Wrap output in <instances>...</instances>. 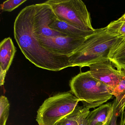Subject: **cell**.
Listing matches in <instances>:
<instances>
[{
    "instance_id": "1",
    "label": "cell",
    "mask_w": 125,
    "mask_h": 125,
    "mask_svg": "<svg viewBox=\"0 0 125 125\" xmlns=\"http://www.w3.org/2000/svg\"><path fill=\"white\" fill-rule=\"evenodd\" d=\"M50 7L44 2L22 9L15 20L14 34L31 62L38 68L58 71L75 66L77 52L90 36H71L50 28Z\"/></svg>"
},
{
    "instance_id": "2",
    "label": "cell",
    "mask_w": 125,
    "mask_h": 125,
    "mask_svg": "<svg viewBox=\"0 0 125 125\" xmlns=\"http://www.w3.org/2000/svg\"><path fill=\"white\" fill-rule=\"evenodd\" d=\"M121 36L108 25L96 29L77 52L76 66H89L94 63L108 58L110 48Z\"/></svg>"
},
{
    "instance_id": "3",
    "label": "cell",
    "mask_w": 125,
    "mask_h": 125,
    "mask_svg": "<svg viewBox=\"0 0 125 125\" xmlns=\"http://www.w3.org/2000/svg\"><path fill=\"white\" fill-rule=\"evenodd\" d=\"M71 91L84 106L90 109L98 107L111 99V90L91 76L89 71L81 72L70 80Z\"/></svg>"
},
{
    "instance_id": "4",
    "label": "cell",
    "mask_w": 125,
    "mask_h": 125,
    "mask_svg": "<svg viewBox=\"0 0 125 125\" xmlns=\"http://www.w3.org/2000/svg\"><path fill=\"white\" fill-rule=\"evenodd\" d=\"M79 102L71 91L49 97L38 110L36 121L39 125H56L74 110Z\"/></svg>"
},
{
    "instance_id": "5",
    "label": "cell",
    "mask_w": 125,
    "mask_h": 125,
    "mask_svg": "<svg viewBox=\"0 0 125 125\" xmlns=\"http://www.w3.org/2000/svg\"><path fill=\"white\" fill-rule=\"evenodd\" d=\"M49 5L58 20L85 31H94L90 14L81 0H49Z\"/></svg>"
},
{
    "instance_id": "6",
    "label": "cell",
    "mask_w": 125,
    "mask_h": 125,
    "mask_svg": "<svg viewBox=\"0 0 125 125\" xmlns=\"http://www.w3.org/2000/svg\"><path fill=\"white\" fill-rule=\"evenodd\" d=\"M88 67L91 76L107 86L112 91L117 86L123 76L122 69L116 70L108 58L94 63Z\"/></svg>"
},
{
    "instance_id": "7",
    "label": "cell",
    "mask_w": 125,
    "mask_h": 125,
    "mask_svg": "<svg viewBox=\"0 0 125 125\" xmlns=\"http://www.w3.org/2000/svg\"><path fill=\"white\" fill-rule=\"evenodd\" d=\"M0 85H4L6 73L12 63L16 50L12 39L6 38L0 44Z\"/></svg>"
},
{
    "instance_id": "8",
    "label": "cell",
    "mask_w": 125,
    "mask_h": 125,
    "mask_svg": "<svg viewBox=\"0 0 125 125\" xmlns=\"http://www.w3.org/2000/svg\"><path fill=\"white\" fill-rule=\"evenodd\" d=\"M108 58L117 70L125 69V36L119 38L112 46Z\"/></svg>"
},
{
    "instance_id": "9",
    "label": "cell",
    "mask_w": 125,
    "mask_h": 125,
    "mask_svg": "<svg viewBox=\"0 0 125 125\" xmlns=\"http://www.w3.org/2000/svg\"><path fill=\"white\" fill-rule=\"evenodd\" d=\"M113 104L111 103L103 104L89 113L87 125H99L105 123L112 115Z\"/></svg>"
},
{
    "instance_id": "10",
    "label": "cell",
    "mask_w": 125,
    "mask_h": 125,
    "mask_svg": "<svg viewBox=\"0 0 125 125\" xmlns=\"http://www.w3.org/2000/svg\"><path fill=\"white\" fill-rule=\"evenodd\" d=\"M123 76L117 86L112 91L115 97L113 102L117 116L120 115L125 108V69H122Z\"/></svg>"
},
{
    "instance_id": "11",
    "label": "cell",
    "mask_w": 125,
    "mask_h": 125,
    "mask_svg": "<svg viewBox=\"0 0 125 125\" xmlns=\"http://www.w3.org/2000/svg\"><path fill=\"white\" fill-rule=\"evenodd\" d=\"M83 107L77 105L71 113L60 120L56 125H78L77 120Z\"/></svg>"
},
{
    "instance_id": "12",
    "label": "cell",
    "mask_w": 125,
    "mask_h": 125,
    "mask_svg": "<svg viewBox=\"0 0 125 125\" xmlns=\"http://www.w3.org/2000/svg\"><path fill=\"white\" fill-rule=\"evenodd\" d=\"M10 104L6 96L0 98V125H6L9 114Z\"/></svg>"
},
{
    "instance_id": "13",
    "label": "cell",
    "mask_w": 125,
    "mask_h": 125,
    "mask_svg": "<svg viewBox=\"0 0 125 125\" xmlns=\"http://www.w3.org/2000/svg\"><path fill=\"white\" fill-rule=\"evenodd\" d=\"M26 1V0H8L1 4V10L11 12Z\"/></svg>"
},
{
    "instance_id": "14",
    "label": "cell",
    "mask_w": 125,
    "mask_h": 125,
    "mask_svg": "<svg viewBox=\"0 0 125 125\" xmlns=\"http://www.w3.org/2000/svg\"><path fill=\"white\" fill-rule=\"evenodd\" d=\"M108 26L119 35L125 36V22H118L116 20L111 22Z\"/></svg>"
},
{
    "instance_id": "15",
    "label": "cell",
    "mask_w": 125,
    "mask_h": 125,
    "mask_svg": "<svg viewBox=\"0 0 125 125\" xmlns=\"http://www.w3.org/2000/svg\"><path fill=\"white\" fill-rule=\"evenodd\" d=\"M90 109L83 106L78 118V125H87V117L90 112Z\"/></svg>"
},
{
    "instance_id": "16",
    "label": "cell",
    "mask_w": 125,
    "mask_h": 125,
    "mask_svg": "<svg viewBox=\"0 0 125 125\" xmlns=\"http://www.w3.org/2000/svg\"><path fill=\"white\" fill-rule=\"evenodd\" d=\"M113 110L112 115H111L109 125H118L117 124V116L116 114L115 109L113 103Z\"/></svg>"
},
{
    "instance_id": "17",
    "label": "cell",
    "mask_w": 125,
    "mask_h": 125,
    "mask_svg": "<svg viewBox=\"0 0 125 125\" xmlns=\"http://www.w3.org/2000/svg\"><path fill=\"white\" fill-rule=\"evenodd\" d=\"M121 120L119 125H125V111L121 114Z\"/></svg>"
},
{
    "instance_id": "18",
    "label": "cell",
    "mask_w": 125,
    "mask_h": 125,
    "mask_svg": "<svg viewBox=\"0 0 125 125\" xmlns=\"http://www.w3.org/2000/svg\"><path fill=\"white\" fill-rule=\"evenodd\" d=\"M118 22H125V13L121 17H120L117 20H116Z\"/></svg>"
},
{
    "instance_id": "19",
    "label": "cell",
    "mask_w": 125,
    "mask_h": 125,
    "mask_svg": "<svg viewBox=\"0 0 125 125\" xmlns=\"http://www.w3.org/2000/svg\"><path fill=\"white\" fill-rule=\"evenodd\" d=\"M111 116L108 118V120H107L105 123H104L100 124H99V125H109V124Z\"/></svg>"
}]
</instances>
